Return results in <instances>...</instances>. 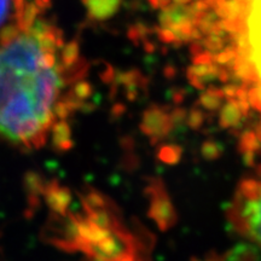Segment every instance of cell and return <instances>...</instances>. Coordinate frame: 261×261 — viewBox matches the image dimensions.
I'll use <instances>...</instances> for the list:
<instances>
[{"mask_svg": "<svg viewBox=\"0 0 261 261\" xmlns=\"http://www.w3.org/2000/svg\"><path fill=\"white\" fill-rule=\"evenodd\" d=\"M236 219L243 232L261 249V178L242 185L236 203Z\"/></svg>", "mask_w": 261, "mask_h": 261, "instance_id": "obj_2", "label": "cell"}, {"mask_svg": "<svg viewBox=\"0 0 261 261\" xmlns=\"http://www.w3.org/2000/svg\"><path fill=\"white\" fill-rule=\"evenodd\" d=\"M148 3H149V5L151 6V9H154V10L159 9V0H148Z\"/></svg>", "mask_w": 261, "mask_h": 261, "instance_id": "obj_10", "label": "cell"}, {"mask_svg": "<svg viewBox=\"0 0 261 261\" xmlns=\"http://www.w3.org/2000/svg\"><path fill=\"white\" fill-rule=\"evenodd\" d=\"M192 0H174V4L178 5H189Z\"/></svg>", "mask_w": 261, "mask_h": 261, "instance_id": "obj_11", "label": "cell"}, {"mask_svg": "<svg viewBox=\"0 0 261 261\" xmlns=\"http://www.w3.org/2000/svg\"><path fill=\"white\" fill-rule=\"evenodd\" d=\"M224 39L223 37L214 34H208L203 40V45L207 47V50L210 51H219L223 50L224 47Z\"/></svg>", "mask_w": 261, "mask_h": 261, "instance_id": "obj_4", "label": "cell"}, {"mask_svg": "<svg viewBox=\"0 0 261 261\" xmlns=\"http://www.w3.org/2000/svg\"><path fill=\"white\" fill-rule=\"evenodd\" d=\"M127 37H128L129 40H132L136 45H138L140 39H142V35L138 31V28L136 27V24H132L128 27V31H127Z\"/></svg>", "mask_w": 261, "mask_h": 261, "instance_id": "obj_6", "label": "cell"}, {"mask_svg": "<svg viewBox=\"0 0 261 261\" xmlns=\"http://www.w3.org/2000/svg\"><path fill=\"white\" fill-rule=\"evenodd\" d=\"M144 47L146 48V51H149V52H151V51H154V50H155V45L152 44V42L148 41V40L145 41V44H144Z\"/></svg>", "mask_w": 261, "mask_h": 261, "instance_id": "obj_9", "label": "cell"}, {"mask_svg": "<svg viewBox=\"0 0 261 261\" xmlns=\"http://www.w3.org/2000/svg\"><path fill=\"white\" fill-rule=\"evenodd\" d=\"M10 8L9 0H0V25L4 23L5 18L8 17Z\"/></svg>", "mask_w": 261, "mask_h": 261, "instance_id": "obj_7", "label": "cell"}, {"mask_svg": "<svg viewBox=\"0 0 261 261\" xmlns=\"http://www.w3.org/2000/svg\"><path fill=\"white\" fill-rule=\"evenodd\" d=\"M172 0H159V8L161 9H165L167 8V6L171 5Z\"/></svg>", "mask_w": 261, "mask_h": 261, "instance_id": "obj_8", "label": "cell"}, {"mask_svg": "<svg viewBox=\"0 0 261 261\" xmlns=\"http://www.w3.org/2000/svg\"><path fill=\"white\" fill-rule=\"evenodd\" d=\"M62 44L38 23L0 42V136L23 145L46 138L58 117L65 86Z\"/></svg>", "mask_w": 261, "mask_h": 261, "instance_id": "obj_1", "label": "cell"}, {"mask_svg": "<svg viewBox=\"0 0 261 261\" xmlns=\"http://www.w3.org/2000/svg\"><path fill=\"white\" fill-rule=\"evenodd\" d=\"M156 34H158V38L160 39V41L165 42V44H171V42H174L175 39H177L174 33L168 28L158 27V29H156Z\"/></svg>", "mask_w": 261, "mask_h": 261, "instance_id": "obj_5", "label": "cell"}, {"mask_svg": "<svg viewBox=\"0 0 261 261\" xmlns=\"http://www.w3.org/2000/svg\"><path fill=\"white\" fill-rule=\"evenodd\" d=\"M87 10L90 19L104 21L119 12L122 0H81Z\"/></svg>", "mask_w": 261, "mask_h": 261, "instance_id": "obj_3", "label": "cell"}]
</instances>
